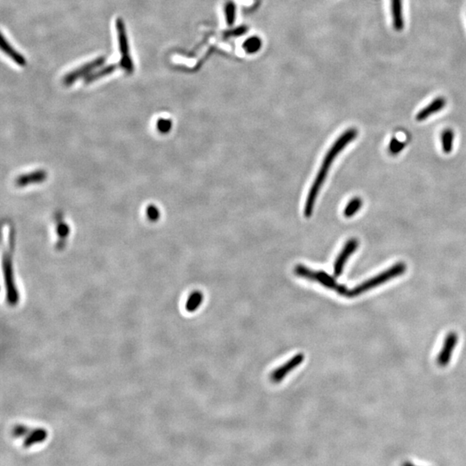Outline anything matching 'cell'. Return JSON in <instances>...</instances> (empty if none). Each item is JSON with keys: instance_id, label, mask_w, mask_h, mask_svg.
Wrapping results in <instances>:
<instances>
[{"instance_id": "obj_11", "label": "cell", "mask_w": 466, "mask_h": 466, "mask_svg": "<svg viewBox=\"0 0 466 466\" xmlns=\"http://www.w3.org/2000/svg\"><path fill=\"white\" fill-rule=\"evenodd\" d=\"M46 179L47 172L45 170H40L19 176V177L16 178L15 183L17 186H26L33 184H40Z\"/></svg>"}, {"instance_id": "obj_8", "label": "cell", "mask_w": 466, "mask_h": 466, "mask_svg": "<svg viewBox=\"0 0 466 466\" xmlns=\"http://www.w3.org/2000/svg\"><path fill=\"white\" fill-rule=\"evenodd\" d=\"M304 359H305V357H304L303 354H297V355L294 356L290 360H288L285 365L280 366V367L272 372L271 375V381L276 382V383L281 381L282 379L285 378V376L289 372L293 371V369L296 368L297 366H299L302 363Z\"/></svg>"}, {"instance_id": "obj_7", "label": "cell", "mask_w": 466, "mask_h": 466, "mask_svg": "<svg viewBox=\"0 0 466 466\" xmlns=\"http://www.w3.org/2000/svg\"><path fill=\"white\" fill-rule=\"evenodd\" d=\"M458 339H459L458 335L455 333H448V335L447 336L444 342L443 347L438 356V364L441 367H445L450 363L453 350L458 343Z\"/></svg>"}, {"instance_id": "obj_22", "label": "cell", "mask_w": 466, "mask_h": 466, "mask_svg": "<svg viewBox=\"0 0 466 466\" xmlns=\"http://www.w3.org/2000/svg\"><path fill=\"white\" fill-rule=\"evenodd\" d=\"M157 128L161 133H168L170 132L172 128V122L170 119L167 118H160L157 122Z\"/></svg>"}, {"instance_id": "obj_15", "label": "cell", "mask_w": 466, "mask_h": 466, "mask_svg": "<svg viewBox=\"0 0 466 466\" xmlns=\"http://www.w3.org/2000/svg\"><path fill=\"white\" fill-rule=\"evenodd\" d=\"M1 45H2V49L5 52V54L10 56V58L12 59L14 62H16L18 65L23 66L25 64V61L23 56H20L16 50H13L10 43L7 42L6 39L3 36H2Z\"/></svg>"}, {"instance_id": "obj_21", "label": "cell", "mask_w": 466, "mask_h": 466, "mask_svg": "<svg viewBox=\"0 0 466 466\" xmlns=\"http://www.w3.org/2000/svg\"><path fill=\"white\" fill-rule=\"evenodd\" d=\"M405 143L403 142H401L400 140H398L397 138L395 137H393L390 143H389V146H388V150H389V152L392 154V155H397V154L401 152L403 149H404Z\"/></svg>"}, {"instance_id": "obj_1", "label": "cell", "mask_w": 466, "mask_h": 466, "mask_svg": "<svg viewBox=\"0 0 466 466\" xmlns=\"http://www.w3.org/2000/svg\"><path fill=\"white\" fill-rule=\"evenodd\" d=\"M358 136V131L355 128H351L349 130L345 131L340 137L336 140L333 146L326 153V157L324 158L322 165L320 167V171L317 175L316 178L313 182V185L310 188L309 192L306 198V205L304 208V214L306 218H309L313 214V207L316 201L317 197L320 192V188L322 187L323 183L326 181L327 174L329 172L330 167L332 166L333 161L336 157L346 148L348 144L355 139Z\"/></svg>"}, {"instance_id": "obj_24", "label": "cell", "mask_w": 466, "mask_h": 466, "mask_svg": "<svg viewBox=\"0 0 466 466\" xmlns=\"http://www.w3.org/2000/svg\"><path fill=\"white\" fill-rule=\"evenodd\" d=\"M29 432H30V429L29 427L23 426V425H18V426L14 427L13 430H12V434H13L14 437H23V436H25V435L29 434Z\"/></svg>"}, {"instance_id": "obj_23", "label": "cell", "mask_w": 466, "mask_h": 466, "mask_svg": "<svg viewBox=\"0 0 466 466\" xmlns=\"http://www.w3.org/2000/svg\"><path fill=\"white\" fill-rule=\"evenodd\" d=\"M146 214L150 221H157L160 219V210L156 205H150L147 207Z\"/></svg>"}, {"instance_id": "obj_6", "label": "cell", "mask_w": 466, "mask_h": 466, "mask_svg": "<svg viewBox=\"0 0 466 466\" xmlns=\"http://www.w3.org/2000/svg\"><path fill=\"white\" fill-rule=\"evenodd\" d=\"M359 241L356 238H352L346 242L340 254L338 256L334 263V276L339 277L342 274L343 270L348 258L352 256L359 247Z\"/></svg>"}, {"instance_id": "obj_14", "label": "cell", "mask_w": 466, "mask_h": 466, "mask_svg": "<svg viewBox=\"0 0 466 466\" xmlns=\"http://www.w3.org/2000/svg\"><path fill=\"white\" fill-rule=\"evenodd\" d=\"M202 293L199 292V291H194L188 297L185 307H186L187 312L192 313V312H195L196 310L199 308V306L202 304Z\"/></svg>"}, {"instance_id": "obj_19", "label": "cell", "mask_w": 466, "mask_h": 466, "mask_svg": "<svg viewBox=\"0 0 466 466\" xmlns=\"http://www.w3.org/2000/svg\"><path fill=\"white\" fill-rule=\"evenodd\" d=\"M262 46V41L258 36H251V38L246 40L243 48L248 54H254L258 52Z\"/></svg>"}, {"instance_id": "obj_17", "label": "cell", "mask_w": 466, "mask_h": 466, "mask_svg": "<svg viewBox=\"0 0 466 466\" xmlns=\"http://www.w3.org/2000/svg\"><path fill=\"white\" fill-rule=\"evenodd\" d=\"M453 140H454V132L451 129H446L441 133V144L442 150L446 154L452 152L453 147Z\"/></svg>"}, {"instance_id": "obj_13", "label": "cell", "mask_w": 466, "mask_h": 466, "mask_svg": "<svg viewBox=\"0 0 466 466\" xmlns=\"http://www.w3.org/2000/svg\"><path fill=\"white\" fill-rule=\"evenodd\" d=\"M56 221H57V227H56V232H57V235H58L59 240L58 243H57V247L60 248V249H63L64 246H65L66 240L67 238L69 237V235L70 234V227H69L68 224L64 221V219H63V216L61 214L60 216H57L56 217Z\"/></svg>"}, {"instance_id": "obj_25", "label": "cell", "mask_w": 466, "mask_h": 466, "mask_svg": "<svg viewBox=\"0 0 466 466\" xmlns=\"http://www.w3.org/2000/svg\"><path fill=\"white\" fill-rule=\"evenodd\" d=\"M247 31V28L245 26H240L236 28V29H232V30H227L225 31L224 36L225 37H232V36H241L243 34H245V32Z\"/></svg>"}, {"instance_id": "obj_12", "label": "cell", "mask_w": 466, "mask_h": 466, "mask_svg": "<svg viewBox=\"0 0 466 466\" xmlns=\"http://www.w3.org/2000/svg\"><path fill=\"white\" fill-rule=\"evenodd\" d=\"M47 437L48 432L44 428H36L35 430L30 431L23 441V447L29 448L36 444L42 443L45 441Z\"/></svg>"}, {"instance_id": "obj_3", "label": "cell", "mask_w": 466, "mask_h": 466, "mask_svg": "<svg viewBox=\"0 0 466 466\" xmlns=\"http://www.w3.org/2000/svg\"><path fill=\"white\" fill-rule=\"evenodd\" d=\"M406 270H407V266H406L404 263H397V264H394L388 270L382 271L381 273L377 275V276L372 277L369 280H365L363 283L359 284L358 286H356L354 288H352V290L348 291L346 297L353 298V297L359 296L363 293L371 290L372 288L377 287L379 285L385 283V282L391 280L393 278L400 277L401 275L404 274Z\"/></svg>"}, {"instance_id": "obj_5", "label": "cell", "mask_w": 466, "mask_h": 466, "mask_svg": "<svg viewBox=\"0 0 466 466\" xmlns=\"http://www.w3.org/2000/svg\"><path fill=\"white\" fill-rule=\"evenodd\" d=\"M117 33H118V42H119V49H120L121 55H122V67L123 69L127 71L128 73H131L133 71V63L131 61L130 55H129V48H128L127 36L125 33V28L124 26V23L122 20H117Z\"/></svg>"}, {"instance_id": "obj_20", "label": "cell", "mask_w": 466, "mask_h": 466, "mask_svg": "<svg viewBox=\"0 0 466 466\" xmlns=\"http://www.w3.org/2000/svg\"><path fill=\"white\" fill-rule=\"evenodd\" d=\"M225 18L229 25H232L235 22L236 16V6L233 2H229L225 5Z\"/></svg>"}, {"instance_id": "obj_18", "label": "cell", "mask_w": 466, "mask_h": 466, "mask_svg": "<svg viewBox=\"0 0 466 466\" xmlns=\"http://www.w3.org/2000/svg\"><path fill=\"white\" fill-rule=\"evenodd\" d=\"M362 199H360L359 197L353 198L352 200H350V202L347 204L346 208L344 210V215L346 216V218H351L359 212L362 207Z\"/></svg>"}, {"instance_id": "obj_4", "label": "cell", "mask_w": 466, "mask_h": 466, "mask_svg": "<svg viewBox=\"0 0 466 466\" xmlns=\"http://www.w3.org/2000/svg\"><path fill=\"white\" fill-rule=\"evenodd\" d=\"M294 273L298 277H303L308 280L317 281L323 285L324 287L333 289L341 295L346 296V294L349 291L346 286L337 283V281L334 280L333 277L324 271H311L308 268L305 267L303 265H297L294 268Z\"/></svg>"}, {"instance_id": "obj_2", "label": "cell", "mask_w": 466, "mask_h": 466, "mask_svg": "<svg viewBox=\"0 0 466 466\" xmlns=\"http://www.w3.org/2000/svg\"><path fill=\"white\" fill-rule=\"evenodd\" d=\"M15 229L11 227L9 232L7 251H4L3 257V272L4 283L6 288V302L10 306H15L19 302V293L16 287L14 277L12 253L15 249Z\"/></svg>"}, {"instance_id": "obj_9", "label": "cell", "mask_w": 466, "mask_h": 466, "mask_svg": "<svg viewBox=\"0 0 466 466\" xmlns=\"http://www.w3.org/2000/svg\"><path fill=\"white\" fill-rule=\"evenodd\" d=\"M446 104H447V99L446 98L444 97H437V98H434L430 104H427V106H425L423 109H421V111L418 112L415 118L419 122L424 121L425 119L431 117L432 115L435 114L441 110H443L444 107L446 106Z\"/></svg>"}, {"instance_id": "obj_16", "label": "cell", "mask_w": 466, "mask_h": 466, "mask_svg": "<svg viewBox=\"0 0 466 466\" xmlns=\"http://www.w3.org/2000/svg\"><path fill=\"white\" fill-rule=\"evenodd\" d=\"M102 61H103V60H97V61H95V62H93V64H88V65L84 66V67L82 68V69H78V70H75V71L71 73V74H69V75H67L65 78L66 83H67L68 85L71 84V83H73V82H75V81H76V79H78L79 77H81V76H82V75H84V74H85L84 72H85L86 70L90 71L91 69L95 68L96 66H98V64H99V62H102Z\"/></svg>"}, {"instance_id": "obj_10", "label": "cell", "mask_w": 466, "mask_h": 466, "mask_svg": "<svg viewBox=\"0 0 466 466\" xmlns=\"http://www.w3.org/2000/svg\"><path fill=\"white\" fill-rule=\"evenodd\" d=\"M390 10L393 28L398 32H400L404 29L403 0H390Z\"/></svg>"}]
</instances>
